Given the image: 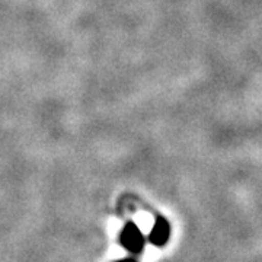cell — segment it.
Here are the masks:
<instances>
[{
	"instance_id": "6da1fadb",
	"label": "cell",
	"mask_w": 262,
	"mask_h": 262,
	"mask_svg": "<svg viewBox=\"0 0 262 262\" xmlns=\"http://www.w3.org/2000/svg\"><path fill=\"white\" fill-rule=\"evenodd\" d=\"M120 241H121L122 246L125 249H128L130 252H140L143 249V245H144V237L139 230V227L136 225H127L122 229L121 236H120Z\"/></svg>"
},
{
	"instance_id": "7a4b0ae2",
	"label": "cell",
	"mask_w": 262,
	"mask_h": 262,
	"mask_svg": "<svg viewBox=\"0 0 262 262\" xmlns=\"http://www.w3.org/2000/svg\"><path fill=\"white\" fill-rule=\"evenodd\" d=\"M169 239V225L165 222V220H162L159 219L155 226H153V229H151V232H150L149 236V241L153 245H156V246H162V245H165L168 242Z\"/></svg>"
},
{
	"instance_id": "3957f363",
	"label": "cell",
	"mask_w": 262,
	"mask_h": 262,
	"mask_svg": "<svg viewBox=\"0 0 262 262\" xmlns=\"http://www.w3.org/2000/svg\"><path fill=\"white\" fill-rule=\"evenodd\" d=\"M118 262H136L134 259H131V258H125V259H121V261Z\"/></svg>"
}]
</instances>
